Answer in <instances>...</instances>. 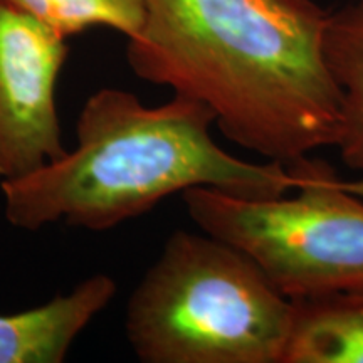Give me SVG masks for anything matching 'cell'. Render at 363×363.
Masks as SVG:
<instances>
[{"label": "cell", "mask_w": 363, "mask_h": 363, "mask_svg": "<svg viewBox=\"0 0 363 363\" xmlns=\"http://www.w3.org/2000/svg\"><path fill=\"white\" fill-rule=\"evenodd\" d=\"M126 59L140 79L211 108L227 140L284 165L335 147L330 12L315 0H143Z\"/></svg>", "instance_id": "1"}, {"label": "cell", "mask_w": 363, "mask_h": 363, "mask_svg": "<svg viewBox=\"0 0 363 363\" xmlns=\"http://www.w3.org/2000/svg\"><path fill=\"white\" fill-rule=\"evenodd\" d=\"M207 104L179 96L148 108L128 91L103 88L76 121V148L43 169L0 184L9 224L26 230L66 222L108 230L147 214L174 194L212 187L244 199L291 194L311 180L318 158L251 163L211 136Z\"/></svg>", "instance_id": "2"}, {"label": "cell", "mask_w": 363, "mask_h": 363, "mask_svg": "<svg viewBox=\"0 0 363 363\" xmlns=\"http://www.w3.org/2000/svg\"><path fill=\"white\" fill-rule=\"evenodd\" d=\"M293 299L244 252L175 230L126 308V337L145 363H281Z\"/></svg>", "instance_id": "3"}, {"label": "cell", "mask_w": 363, "mask_h": 363, "mask_svg": "<svg viewBox=\"0 0 363 363\" xmlns=\"http://www.w3.org/2000/svg\"><path fill=\"white\" fill-rule=\"evenodd\" d=\"M293 197L244 199L212 187L182 192L202 233L242 249L289 299L363 298V180L316 162Z\"/></svg>", "instance_id": "4"}, {"label": "cell", "mask_w": 363, "mask_h": 363, "mask_svg": "<svg viewBox=\"0 0 363 363\" xmlns=\"http://www.w3.org/2000/svg\"><path fill=\"white\" fill-rule=\"evenodd\" d=\"M66 38L0 0V184L66 155L56 106Z\"/></svg>", "instance_id": "5"}, {"label": "cell", "mask_w": 363, "mask_h": 363, "mask_svg": "<svg viewBox=\"0 0 363 363\" xmlns=\"http://www.w3.org/2000/svg\"><path fill=\"white\" fill-rule=\"evenodd\" d=\"M110 276L84 279L66 296L16 315H0V363H61L93 318L110 305Z\"/></svg>", "instance_id": "6"}, {"label": "cell", "mask_w": 363, "mask_h": 363, "mask_svg": "<svg viewBox=\"0 0 363 363\" xmlns=\"http://www.w3.org/2000/svg\"><path fill=\"white\" fill-rule=\"evenodd\" d=\"M281 363H363V298L293 299Z\"/></svg>", "instance_id": "7"}, {"label": "cell", "mask_w": 363, "mask_h": 363, "mask_svg": "<svg viewBox=\"0 0 363 363\" xmlns=\"http://www.w3.org/2000/svg\"><path fill=\"white\" fill-rule=\"evenodd\" d=\"M325 56L342 96L335 147L345 165L363 174V0L330 12Z\"/></svg>", "instance_id": "8"}, {"label": "cell", "mask_w": 363, "mask_h": 363, "mask_svg": "<svg viewBox=\"0 0 363 363\" xmlns=\"http://www.w3.org/2000/svg\"><path fill=\"white\" fill-rule=\"evenodd\" d=\"M35 17L62 38L89 27H110L133 38L143 24V0H4Z\"/></svg>", "instance_id": "9"}]
</instances>
